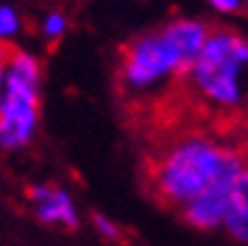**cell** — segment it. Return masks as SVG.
<instances>
[{"label":"cell","mask_w":248,"mask_h":246,"mask_svg":"<svg viewBox=\"0 0 248 246\" xmlns=\"http://www.w3.org/2000/svg\"><path fill=\"white\" fill-rule=\"evenodd\" d=\"M211 35L201 18H173L155 31L140 33L123 48L121 88L128 96H153L168 83L183 78Z\"/></svg>","instance_id":"cell-2"},{"label":"cell","mask_w":248,"mask_h":246,"mask_svg":"<svg viewBox=\"0 0 248 246\" xmlns=\"http://www.w3.org/2000/svg\"><path fill=\"white\" fill-rule=\"evenodd\" d=\"M231 186H216V189H208L206 194H201L198 198H193L191 204H186L181 209L186 224H191L193 229H201V231L223 229Z\"/></svg>","instance_id":"cell-6"},{"label":"cell","mask_w":248,"mask_h":246,"mask_svg":"<svg viewBox=\"0 0 248 246\" xmlns=\"http://www.w3.org/2000/svg\"><path fill=\"white\" fill-rule=\"evenodd\" d=\"M65 33H68V18L63 16L61 10H50V13L43 16V20H40V35L46 40L55 43V40H61Z\"/></svg>","instance_id":"cell-9"},{"label":"cell","mask_w":248,"mask_h":246,"mask_svg":"<svg viewBox=\"0 0 248 246\" xmlns=\"http://www.w3.org/2000/svg\"><path fill=\"white\" fill-rule=\"evenodd\" d=\"M31 204H33L35 216L43 224L65 226V229H76L80 224L76 201H73L70 191L63 189V186L35 183L31 189Z\"/></svg>","instance_id":"cell-5"},{"label":"cell","mask_w":248,"mask_h":246,"mask_svg":"<svg viewBox=\"0 0 248 246\" xmlns=\"http://www.w3.org/2000/svg\"><path fill=\"white\" fill-rule=\"evenodd\" d=\"M93 226H95L98 234L103 239H108V241H118L121 239V226L115 224L113 219H108V216H103V213L93 216Z\"/></svg>","instance_id":"cell-10"},{"label":"cell","mask_w":248,"mask_h":246,"mask_svg":"<svg viewBox=\"0 0 248 246\" xmlns=\"http://www.w3.org/2000/svg\"><path fill=\"white\" fill-rule=\"evenodd\" d=\"M248 161L241 143L216 133H186L163 146L151 168V186L168 206L183 209L216 186H231Z\"/></svg>","instance_id":"cell-1"},{"label":"cell","mask_w":248,"mask_h":246,"mask_svg":"<svg viewBox=\"0 0 248 246\" xmlns=\"http://www.w3.org/2000/svg\"><path fill=\"white\" fill-rule=\"evenodd\" d=\"M20 31H23V18L18 8L0 3V46H8L10 40H16Z\"/></svg>","instance_id":"cell-8"},{"label":"cell","mask_w":248,"mask_h":246,"mask_svg":"<svg viewBox=\"0 0 248 246\" xmlns=\"http://www.w3.org/2000/svg\"><path fill=\"white\" fill-rule=\"evenodd\" d=\"M40 61L23 48L8 50V68L0 96V148L23 151L33 143L40 123Z\"/></svg>","instance_id":"cell-4"},{"label":"cell","mask_w":248,"mask_h":246,"mask_svg":"<svg viewBox=\"0 0 248 246\" xmlns=\"http://www.w3.org/2000/svg\"><path fill=\"white\" fill-rule=\"evenodd\" d=\"M183 78L193 98L211 113L248 111V38L233 28H211L206 46Z\"/></svg>","instance_id":"cell-3"},{"label":"cell","mask_w":248,"mask_h":246,"mask_svg":"<svg viewBox=\"0 0 248 246\" xmlns=\"http://www.w3.org/2000/svg\"><path fill=\"white\" fill-rule=\"evenodd\" d=\"M206 3H208L216 13H221V16H236V13L246 10L248 0H206Z\"/></svg>","instance_id":"cell-11"},{"label":"cell","mask_w":248,"mask_h":246,"mask_svg":"<svg viewBox=\"0 0 248 246\" xmlns=\"http://www.w3.org/2000/svg\"><path fill=\"white\" fill-rule=\"evenodd\" d=\"M223 229L231 239H236L238 244L248 246V161L231 186Z\"/></svg>","instance_id":"cell-7"},{"label":"cell","mask_w":248,"mask_h":246,"mask_svg":"<svg viewBox=\"0 0 248 246\" xmlns=\"http://www.w3.org/2000/svg\"><path fill=\"white\" fill-rule=\"evenodd\" d=\"M8 46H0V96H3V83H5V68H8Z\"/></svg>","instance_id":"cell-12"}]
</instances>
